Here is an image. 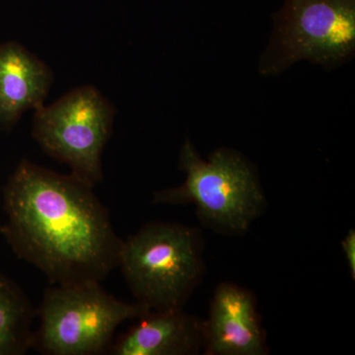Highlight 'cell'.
<instances>
[{
  "label": "cell",
  "mask_w": 355,
  "mask_h": 355,
  "mask_svg": "<svg viewBox=\"0 0 355 355\" xmlns=\"http://www.w3.org/2000/svg\"><path fill=\"white\" fill-rule=\"evenodd\" d=\"M149 311L141 303L119 300L103 288L101 282L55 284L44 292L33 347L51 355L104 354L119 326Z\"/></svg>",
  "instance_id": "cell-4"
},
{
  "label": "cell",
  "mask_w": 355,
  "mask_h": 355,
  "mask_svg": "<svg viewBox=\"0 0 355 355\" xmlns=\"http://www.w3.org/2000/svg\"><path fill=\"white\" fill-rule=\"evenodd\" d=\"M118 266L137 302L154 311L184 309L202 275L200 234L151 222L123 241Z\"/></svg>",
  "instance_id": "cell-2"
},
{
  "label": "cell",
  "mask_w": 355,
  "mask_h": 355,
  "mask_svg": "<svg viewBox=\"0 0 355 355\" xmlns=\"http://www.w3.org/2000/svg\"><path fill=\"white\" fill-rule=\"evenodd\" d=\"M92 188L29 161L7 184L2 233L17 256L53 284L101 282L118 266L123 240Z\"/></svg>",
  "instance_id": "cell-1"
},
{
  "label": "cell",
  "mask_w": 355,
  "mask_h": 355,
  "mask_svg": "<svg viewBox=\"0 0 355 355\" xmlns=\"http://www.w3.org/2000/svg\"><path fill=\"white\" fill-rule=\"evenodd\" d=\"M343 251L345 252V259L349 263L350 275L355 279V231L350 229L342 241Z\"/></svg>",
  "instance_id": "cell-11"
},
{
  "label": "cell",
  "mask_w": 355,
  "mask_h": 355,
  "mask_svg": "<svg viewBox=\"0 0 355 355\" xmlns=\"http://www.w3.org/2000/svg\"><path fill=\"white\" fill-rule=\"evenodd\" d=\"M355 51V0H284L273 14L272 39L261 58L263 76L282 73L299 60L326 69Z\"/></svg>",
  "instance_id": "cell-5"
},
{
  "label": "cell",
  "mask_w": 355,
  "mask_h": 355,
  "mask_svg": "<svg viewBox=\"0 0 355 355\" xmlns=\"http://www.w3.org/2000/svg\"><path fill=\"white\" fill-rule=\"evenodd\" d=\"M110 347L114 355H191L203 347V321L184 309L154 311Z\"/></svg>",
  "instance_id": "cell-8"
},
{
  "label": "cell",
  "mask_w": 355,
  "mask_h": 355,
  "mask_svg": "<svg viewBox=\"0 0 355 355\" xmlns=\"http://www.w3.org/2000/svg\"><path fill=\"white\" fill-rule=\"evenodd\" d=\"M53 76L41 60L16 43L0 46V123L12 125L21 114L43 105Z\"/></svg>",
  "instance_id": "cell-9"
},
{
  "label": "cell",
  "mask_w": 355,
  "mask_h": 355,
  "mask_svg": "<svg viewBox=\"0 0 355 355\" xmlns=\"http://www.w3.org/2000/svg\"><path fill=\"white\" fill-rule=\"evenodd\" d=\"M203 347L210 355H263L268 352L251 292L224 282L216 287L209 319L203 321Z\"/></svg>",
  "instance_id": "cell-7"
},
{
  "label": "cell",
  "mask_w": 355,
  "mask_h": 355,
  "mask_svg": "<svg viewBox=\"0 0 355 355\" xmlns=\"http://www.w3.org/2000/svg\"><path fill=\"white\" fill-rule=\"evenodd\" d=\"M112 121L113 112L101 93L83 86L36 109L33 133L44 151L69 166L73 176L94 186L103 178L101 156Z\"/></svg>",
  "instance_id": "cell-6"
},
{
  "label": "cell",
  "mask_w": 355,
  "mask_h": 355,
  "mask_svg": "<svg viewBox=\"0 0 355 355\" xmlns=\"http://www.w3.org/2000/svg\"><path fill=\"white\" fill-rule=\"evenodd\" d=\"M3 232V227H0V233Z\"/></svg>",
  "instance_id": "cell-12"
},
{
  "label": "cell",
  "mask_w": 355,
  "mask_h": 355,
  "mask_svg": "<svg viewBox=\"0 0 355 355\" xmlns=\"http://www.w3.org/2000/svg\"><path fill=\"white\" fill-rule=\"evenodd\" d=\"M34 310L23 291L0 275V355L24 354L34 345Z\"/></svg>",
  "instance_id": "cell-10"
},
{
  "label": "cell",
  "mask_w": 355,
  "mask_h": 355,
  "mask_svg": "<svg viewBox=\"0 0 355 355\" xmlns=\"http://www.w3.org/2000/svg\"><path fill=\"white\" fill-rule=\"evenodd\" d=\"M183 184L154 193V202L195 205L203 221L226 233L245 232L265 207L256 171L241 154L220 148L207 160L190 140L180 153Z\"/></svg>",
  "instance_id": "cell-3"
}]
</instances>
